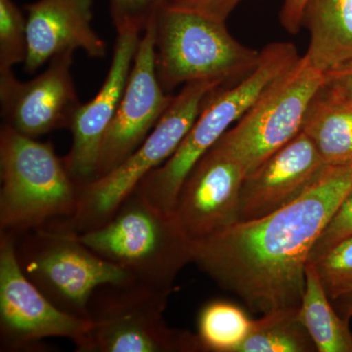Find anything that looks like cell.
Returning a JSON list of instances; mask_svg holds the SVG:
<instances>
[{
  "label": "cell",
  "mask_w": 352,
  "mask_h": 352,
  "mask_svg": "<svg viewBox=\"0 0 352 352\" xmlns=\"http://www.w3.org/2000/svg\"><path fill=\"white\" fill-rule=\"evenodd\" d=\"M351 190L352 164L330 166L276 212L193 241V263L254 314L300 308L310 252Z\"/></svg>",
  "instance_id": "6da1fadb"
},
{
  "label": "cell",
  "mask_w": 352,
  "mask_h": 352,
  "mask_svg": "<svg viewBox=\"0 0 352 352\" xmlns=\"http://www.w3.org/2000/svg\"><path fill=\"white\" fill-rule=\"evenodd\" d=\"M298 59L293 43L266 45L252 73L232 87L222 85L208 95L198 119L175 154L146 176L136 193L153 207L173 212L183 182L201 157L247 113L270 83Z\"/></svg>",
  "instance_id": "7a4b0ae2"
},
{
  "label": "cell",
  "mask_w": 352,
  "mask_h": 352,
  "mask_svg": "<svg viewBox=\"0 0 352 352\" xmlns=\"http://www.w3.org/2000/svg\"><path fill=\"white\" fill-rule=\"evenodd\" d=\"M78 239L126 271L136 283L170 293L180 271L193 263V241L173 212L153 207L133 192L112 219Z\"/></svg>",
  "instance_id": "3957f363"
},
{
  "label": "cell",
  "mask_w": 352,
  "mask_h": 352,
  "mask_svg": "<svg viewBox=\"0 0 352 352\" xmlns=\"http://www.w3.org/2000/svg\"><path fill=\"white\" fill-rule=\"evenodd\" d=\"M0 231L20 234L73 217L80 186L52 143L0 129Z\"/></svg>",
  "instance_id": "277c9868"
},
{
  "label": "cell",
  "mask_w": 352,
  "mask_h": 352,
  "mask_svg": "<svg viewBox=\"0 0 352 352\" xmlns=\"http://www.w3.org/2000/svg\"><path fill=\"white\" fill-rule=\"evenodd\" d=\"M226 83L222 80H201L184 85L136 151L107 175L80 186L76 212L62 223L76 233L107 223L146 176L175 154L198 119L208 95Z\"/></svg>",
  "instance_id": "5b68a950"
},
{
  "label": "cell",
  "mask_w": 352,
  "mask_h": 352,
  "mask_svg": "<svg viewBox=\"0 0 352 352\" xmlns=\"http://www.w3.org/2000/svg\"><path fill=\"white\" fill-rule=\"evenodd\" d=\"M22 234L21 242L16 237L21 268L67 314L90 319V300L97 289L136 283L126 271L92 251L60 221Z\"/></svg>",
  "instance_id": "8992f818"
},
{
  "label": "cell",
  "mask_w": 352,
  "mask_h": 352,
  "mask_svg": "<svg viewBox=\"0 0 352 352\" xmlns=\"http://www.w3.org/2000/svg\"><path fill=\"white\" fill-rule=\"evenodd\" d=\"M157 78L164 91L201 80L226 82L258 66L261 51L231 36L226 23L175 7L155 16Z\"/></svg>",
  "instance_id": "52a82bcc"
},
{
  "label": "cell",
  "mask_w": 352,
  "mask_h": 352,
  "mask_svg": "<svg viewBox=\"0 0 352 352\" xmlns=\"http://www.w3.org/2000/svg\"><path fill=\"white\" fill-rule=\"evenodd\" d=\"M324 82V73L305 55L300 57L270 83L215 145L235 157L250 175L302 131L308 106Z\"/></svg>",
  "instance_id": "ba28073f"
},
{
  "label": "cell",
  "mask_w": 352,
  "mask_h": 352,
  "mask_svg": "<svg viewBox=\"0 0 352 352\" xmlns=\"http://www.w3.org/2000/svg\"><path fill=\"white\" fill-rule=\"evenodd\" d=\"M170 295L138 283L97 289L87 352H203L197 333L164 320Z\"/></svg>",
  "instance_id": "9c48e42d"
},
{
  "label": "cell",
  "mask_w": 352,
  "mask_h": 352,
  "mask_svg": "<svg viewBox=\"0 0 352 352\" xmlns=\"http://www.w3.org/2000/svg\"><path fill=\"white\" fill-rule=\"evenodd\" d=\"M91 319L67 314L50 302L21 268L15 234L0 231L1 351H28L48 338H63L87 352Z\"/></svg>",
  "instance_id": "30bf717a"
},
{
  "label": "cell",
  "mask_w": 352,
  "mask_h": 352,
  "mask_svg": "<svg viewBox=\"0 0 352 352\" xmlns=\"http://www.w3.org/2000/svg\"><path fill=\"white\" fill-rule=\"evenodd\" d=\"M155 41L154 17L141 36L126 89L102 145L95 179L115 170L142 145L173 100L157 78Z\"/></svg>",
  "instance_id": "8fae6325"
},
{
  "label": "cell",
  "mask_w": 352,
  "mask_h": 352,
  "mask_svg": "<svg viewBox=\"0 0 352 352\" xmlns=\"http://www.w3.org/2000/svg\"><path fill=\"white\" fill-rule=\"evenodd\" d=\"M74 52L50 61L43 73L21 82L13 71L0 73V107L4 126L38 138L60 129H71L82 103L73 75Z\"/></svg>",
  "instance_id": "7c38bea8"
},
{
  "label": "cell",
  "mask_w": 352,
  "mask_h": 352,
  "mask_svg": "<svg viewBox=\"0 0 352 352\" xmlns=\"http://www.w3.org/2000/svg\"><path fill=\"white\" fill-rule=\"evenodd\" d=\"M245 175L242 164L219 146L201 157L183 182L173 210L190 239H204L239 222Z\"/></svg>",
  "instance_id": "4fadbf2b"
},
{
  "label": "cell",
  "mask_w": 352,
  "mask_h": 352,
  "mask_svg": "<svg viewBox=\"0 0 352 352\" xmlns=\"http://www.w3.org/2000/svg\"><path fill=\"white\" fill-rule=\"evenodd\" d=\"M140 34L136 32L118 34L105 82L94 99L82 104L69 129L73 141L63 160L69 175L78 186L96 178L102 145L126 89Z\"/></svg>",
  "instance_id": "5bb4252c"
},
{
  "label": "cell",
  "mask_w": 352,
  "mask_h": 352,
  "mask_svg": "<svg viewBox=\"0 0 352 352\" xmlns=\"http://www.w3.org/2000/svg\"><path fill=\"white\" fill-rule=\"evenodd\" d=\"M329 168L311 139L300 132L245 176L239 221L261 219L289 205L316 184Z\"/></svg>",
  "instance_id": "9a60e30c"
},
{
  "label": "cell",
  "mask_w": 352,
  "mask_h": 352,
  "mask_svg": "<svg viewBox=\"0 0 352 352\" xmlns=\"http://www.w3.org/2000/svg\"><path fill=\"white\" fill-rule=\"evenodd\" d=\"M25 9L27 73H36L52 58L69 51L80 50L96 59L107 54V43L92 27L94 0H36Z\"/></svg>",
  "instance_id": "2e32d148"
},
{
  "label": "cell",
  "mask_w": 352,
  "mask_h": 352,
  "mask_svg": "<svg viewBox=\"0 0 352 352\" xmlns=\"http://www.w3.org/2000/svg\"><path fill=\"white\" fill-rule=\"evenodd\" d=\"M302 131L329 166L352 164V99L324 82L310 102Z\"/></svg>",
  "instance_id": "e0dca14e"
},
{
  "label": "cell",
  "mask_w": 352,
  "mask_h": 352,
  "mask_svg": "<svg viewBox=\"0 0 352 352\" xmlns=\"http://www.w3.org/2000/svg\"><path fill=\"white\" fill-rule=\"evenodd\" d=\"M302 25L310 34L305 56L322 73L352 58V0H308Z\"/></svg>",
  "instance_id": "ac0fdd59"
},
{
  "label": "cell",
  "mask_w": 352,
  "mask_h": 352,
  "mask_svg": "<svg viewBox=\"0 0 352 352\" xmlns=\"http://www.w3.org/2000/svg\"><path fill=\"white\" fill-rule=\"evenodd\" d=\"M300 315L317 351L352 352L349 319L333 309L312 263L307 265V285Z\"/></svg>",
  "instance_id": "d6986e66"
},
{
  "label": "cell",
  "mask_w": 352,
  "mask_h": 352,
  "mask_svg": "<svg viewBox=\"0 0 352 352\" xmlns=\"http://www.w3.org/2000/svg\"><path fill=\"white\" fill-rule=\"evenodd\" d=\"M316 346L300 318V308L277 310L252 321L237 352H314Z\"/></svg>",
  "instance_id": "ffe728a7"
},
{
  "label": "cell",
  "mask_w": 352,
  "mask_h": 352,
  "mask_svg": "<svg viewBox=\"0 0 352 352\" xmlns=\"http://www.w3.org/2000/svg\"><path fill=\"white\" fill-rule=\"evenodd\" d=\"M252 319L230 302L207 303L198 317V337L203 352H237L249 335Z\"/></svg>",
  "instance_id": "44dd1931"
},
{
  "label": "cell",
  "mask_w": 352,
  "mask_h": 352,
  "mask_svg": "<svg viewBox=\"0 0 352 352\" xmlns=\"http://www.w3.org/2000/svg\"><path fill=\"white\" fill-rule=\"evenodd\" d=\"M312 263L331 302L352 298V235Z\"/></svg>",
  "instance_id": "7402d4cb"
},
{
  "label": "cell",
  "mask_w": 352,
  "mask_h": 352,
  "mask_svg": "<svg viewBox=\"0 0 352 352\" xmlns=\"http://www.w3.org/2000/svg\"><path fill=\"white\" fill-rule=\"evenodd\" d=\"M28 57L27 17L14 0H0V73Z\"/></svg>",
  "instance_id": "603a6c76"
},
{
  "label": "cell",
  "mask_w": 352,
  "mask_h": 352,
  "mask_svg": "<svg viewBox=\"0 0 352 352\" xmlns=\"http://www.w3.org/2000/svg\"><path fill=\"white\" fill-rule=\"evenodd\" d=\"M175 0H109L111 18L117 34L144 32L148 24L162 9Z\"/></svg>",
  "instance_id": "cb8c5ba5"
},
{
  "label": "cell",
  "mask_w": 352,
  "mask_h": 352,
  "mask_svg": "<svg viewBox=\"0 0 352 352\" xmlns=\"http://www.w3.org/2000/svg\"><path fill=\"white\" fill-rule=\"evenodd\" d=\"M352 235V190L321 234L310 252V263H314L340 241Z\"/></svg>",
  "instance_id": "d4e9b609"
},
{
  "label": "cell",
  "mask_w": 352,
  "mask_h": 352,
  "mask_svg": "<svg viewBox=\"0 0 352 352\" xmlns=\"http://www.w3.org/2000/svg\"><path fill=\"white\" fill-rule=\"evenodd\" d=\"M242 0H175V8L201 14L206 17L226 23L227 18Z\"/></svg>",
  "instance_id": "484cf974"
},
{
  "label": "cell",
  "mask_w": 352,
  "mask_h": 352,
  "mask_svg": "<svg viewBox=\"0 0 352 352\" xmlns=\"http://www.w3.org/2000/svg\"><path fill=\"white\" fill-rule=\"evenodd\" d=\"M307 2L308 0H285L280 12V22L289 34H296L300 31Z\"/></svg>",
  "instance_id": "4316f807"
},
{
  "label": "cell",
  "mask_w": 352,
  "mask_h": 352,
  "mask_svg": "<svg viewBox=\"0 0 352 352\" xmlns=\"http://www.w3.org/2000/svg\"><path fill=\"white\" fill-rule=\"evenodd\" d=\"M325 82L335 85L352 99V58L324 73Z\"/></svg>",
  "instance_id": "83f0119b"
},
{
  "label": "cell",
  "mask_w": 352,
  "mask_h": 352,
  "mask_svg": "<svg viewBox=\"0 0 352 352\" xmlns=\"http://www.w3.org/2000/svg\"><path fill=\"white\" fill-rule=\"evenodd\" d=\"M339 303L340 314L346 319H351L352 317V298H342L337 300Z\"/></svg>",
  "instance_id": "f1b7e54d"
}]
</instances>
